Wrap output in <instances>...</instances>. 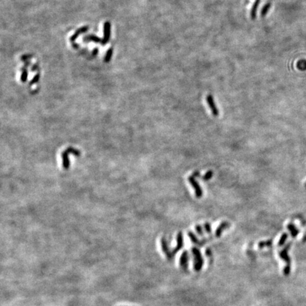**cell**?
<instances>
[{
    "mask_svg": "<svg viewBox=\"0 0 306 306\" xmlns=\"http://www.w3.org/2000/svg\"><path fill=\"white\" fill-rule=\"evenodd\" d=\"M161 245H162V249L163 252L166 254V256L169 260H171L172 258V256H171V251L169 250L168 244H167V239L165 237H162L161 239Z\"/></svg>",
    "mask_w": 306,
    "mask_h": 306,
    "instance_id": "9c48e42d",
    "label": "cell"
},
{
    "mask_svg": "<svg viewBox=\"0 0 306 306\" xmlns=\"http://www.w3.org/2000/svg\"><path fill=\"white\" fill-rule=\"evenodd\" d=\"M195 229H196V233H197L198 235H201V236H204V231H203V228L201 225H196L195 227Z\"/></svg>",
    "mask_w": 306,
    "mask_h": 306,
    "instance_id": "603a6c76",
    "label": "cell"
},
{
    "mask_svg": "<svg viewBox=\"0 0 306 306\" xmlns=\"http://www.w3.org/2000/svg\"><path fill=\"white\" fill-rule=\"evenodd\" d=\"M272 239H269V240L266 241H262L259 242L258 247L259 248H263L264 247H270L272 246Z\"/></svg>",
    "mask_w": 306,
    "mask_h": 306,
    "instance_id": "9a60e30c",
    "label": "cell"
},
{
    "mask_svg": "<svg viewBox=\"0 0 306 306\" xmlns=\"http://www.w3.org/2000/svg\"><path fill=\"white\" fill-rule=\"evenodd\" d=\"M204 229H205V230H206V233H207L208 234L211 233V232H212L211 225H210V224L209 223H208V222H207V223H204Z\"/></svg>",
    "mask_w": 306,
    "mask_h": 306,
    "instance_id": "7402d4cb",
    "label": "cell"
},
{
    "mask_svg": "<svg viewBox=\"0 0 306 306\" xmlns=\"http://www.w3.org/2000/svg\"><path fill=\"white\" fill-rule=\"evenodd\" d=\"M39 79H40V75L39 74H38V75H36L35 77H34V79H33V80L31 82H30V85H33V84H36L38 82Z\"/></svg>",
    "mask_w": 306,
    "mask_h": 306,
    "instance_id": "cb8c5ba5",
    "label": "cell"
},
{
    "mask_svg": "<svg viewBox=\"0 0 306 306\" xmlns=\"http://www.w3.org/2000/svg\"><path fill=\"white\" fill-rule=\"evenodd\" d=\"M88 28H89L88 26H85V27H82V28L78 29V30L75 33V34H74L73 36L70 38V40H71V42L75 41V39L77 38V37L79 36V35L82 34V33L87 32V31H88Z\"/></svg>",
    "mask_w": 306,
    "mask_h": 306,
    "instance_id": "8fae6325",
    "label": "cell"
},
{
    "mask_svg": "<svg viewBox=\"0 0 306 306\" xmlns=\"http://www.w3.org/2000/svg\"><path fill=\"white\" fill-rule=\"evenodd\" d=\"M288 238V235L286 233H284L283 234V235H281V238L279 239V241H278V246H283V245H284V243L286 242V239H287Z\"/></svg>",
    "mask_w": 306,
    "mask_h": 306,
    "instance_id": "ffe728a7",
    "label": "cell"
},
{
    "mask_svg": "<svg viewBox=\"0 0 306 306\" xmlns=\"http://www.w3.org/2000/svg\"><path fill=\"white\" fill-rule=\"evenodd\" d=\"M38 66L37 65H35L33 66L31 70H32V71H36V70H38Z\"/></svg>",
    "mask_w": 306,
    "mask_h": 306,
    "instance_id": "4316f807",
    "label": "cell"
},
{
    "mask_svg": "<svg viewBox=\"0 0 306 306\" xmlns=\"http://www.w3.org/2000/svg\"><path fill=\"white\" fill-rule=\"evenodd\" d=\"M177 247H175L171 251V254L172 257L177 254V252L182 248L184 246V239H183V234L182 232H179L177 235Z\"/></svg>",
    "mask_w": 306,
    "mask_h": 306,
    "instance_id": "3957f363",
    "label": "cell"
},
{
    "mask_svg": "<svg viewBox=\"0 0 306 306\" xmlns=\"http://www.w3.org/2000/svg\"><path fill=\"white\" fill-rule=\"evenodd\" d=\"M188 235L189 237V238L191 240H192V242L193 243H194L195 245H199V246H203V245H204V243L206 242V240H202V241H200L198 240V239L196 237V235H195V234L193 233V232L192 231H189L188 233Z\"/></svg>",
    "mask_w": 306,
    "mask_h": 306,
    "instance_id": "30bf717a",
    "label": "cell"
},
{
    "mask_svg": "<svg viewBox=\"0 0 306 306\" xmlns=\"http://www.w3.org/2000/svg\"><path fill=\"white\" fill-rule=\"evenodd\" d=\"M270 7H271V4H270L269 3H268V4H266L265 5L264 7L262 8V12H261L262 16H264L265 15H266V13H267L269 9H270Z\"/></svg>",
    "mask_w": 306,
    "mask_h": 306,
    "instance_id": "44dd1931",
    "label": "cell"
},
{
    "mask_svg": "<svg viewBox=\"0 0 306 306\" xmlns=\"http://www.w3.org/2000/svg\"><path fill=\"white\" fill-rule=\"evenodd\" d=\"M305 186L306 187V182H305Z\"/></svg>",
    "mask_w": 306,
    "mask_h": 306,
    "instance_id": "f546056e",
    "label": "cell"
},
{
    "mask_svg": "<svg viewBox=\"0 0 306 306\" xmlns=\"http://www.w3.org/2000/svg\"><path fill=\"white\" fill-rule=\"evenodd\" d=\"M213 171L211 170H209V171H208L207 172H206V174L202 177V179L204 181H206H206L210 180V179L213 177Z\"/></svg>",
    "mask_w": 306,
    "mask_h": 306,
    "instance_id": "2e32d148",
    "label": "cell"
},
{
    "mask_svg": "<svg viewBox=\"0 0 306 306\" xmlns=\"http://www.w3.org/2000/svg\"><path fill=\"white\" fill-rule=\"evenodd\" d=\"M112 55H113V49L112 48H109V49L107 50V52H106V56H105L104 61L106 62H108L109 61H110L111 59Z\"/></svg>",
    "mask_w": 306,
    "mask_h": 306,
    "instance_id": "ac0fdd59",
    "label": "cell"
},
{
    "mask_svg": "<svg viewBox=\"0 0 306 306\" xmlns=\"http://www.w3.org/2000/svg\"><path fill=\"white\" fill-rule=\"evenodd\" d=\"M32 58V55H23L22 57H21V60H22V61H26V60H28V59H29V58Z\"/></svg>",
    "mask_w": 306,
    "mask_h": 306,
    "instance_id": "d4e9b609",
    "label": "cell"
},
{
    "mask_svg": "<svg viewBox=\"0 0 306 306\" xmlns=\"http://www.w3.org/2000/svg\"><path fill=\"white\" fill-rule=\"evenodd\" d=\"M189 182L190 183V184L192 185L193 189L195 190V194H196V196L197 198H201L203 196V191L202 189L199 184L196 182L195 177L193 176V175H191V176L188 178Z\"/></svg>",
    "mask_w": 306,
    "mask_h": 306,
    "instance_id": "7a4b0ae2",
    "label": "cell"
},
{
    "mask_svg": "<svg viewBox=\"0 0 306 306\" xmlns=\"http://www.w3.org/2000/svg\"><path fill=\"white\" fill-rule=\"evenodd\" d=\"M297 67L301 70H306V60H299L297 63Z\"/></svg>",
    "mask_w": 306,
    "mask_h": 306,
    "instance_id": "e0dca14e",
    "label": "cell"
},
{
    "mask_svg": "<svg viewBox=\"0 0 306 306\" xmlns=\"http://www.w3.org/2000/svg\"><path fill=\"white\" fill-rule=\"evenodd\" d=\"M98 48H95L94 50L93 51V55H97V53H98Z\"/></svg>",
    "mask_w": 306,
    "mask_h": 306,
    "instance_id": "83f0119b",
    "label": "cell"
},
{
    "mask_svg": "<svg viewBox=\"0 0 306 306\" xmlns=\"http://www.w3.org/2000/svg\"><path fill=\"white\" fill-rule=\"evenodd\" d=\"M27 77H28V73H27V70L26 68L23 67L22 69V74H21V80L22 82H26L27 80Z\"/></svg>",
    "mask_w": 306,
    "mask_h": 306,
    "instance_id": "d6986e66",
    "label": "cell"
},
{
    "mask_svg": "<svg viewBox=\"0 0 306 306\" xmlns=\"http://www.w3.org/2000/svg\"><path fill=\"white\" fill-rule=\"evenodd\" d=\"M206 256L208 257H211V256H212V252H211V250H210V249L208 248L207 249H206Z\"/></svg>",
    "mask_w": 306,
    "mask_h": 306,
    "instance_id": "484cf974",
    "label": "cell"
},
{
    "mask_svg": "<svg viewBox=\"0 0 306 306\" xmlns=\"http://www.w3.org/2000/svg\"><path fill=\"white\" fill-rule=\"evenodd\" d=\"M230 227V223L227 221H223L218 225V227L216 229L215 232V237H220L223 234V230H225L229 228Z\"/></svg>",
    "mask_w": 306,
    "mask_h": 306,
    "instance_id": "8992f818",
    "label": "cell"
},
{
    "mask_svg": "<svg viewBox=\"0 0 306 306\" xmlns=\"http://www.w3.org/2000/svg\"><path fill=\"white\" fill-rule=\"evenodd\" d=\"M260 0H256V1H255L254 4V5H253L252 11H251V17H252V19H255V18H256L257 10V8H258V6H259V4H260Z\"/></svg>",
    "mask_w": 306,
    "mask_h": 306,
    "instance_id": "5bb4252c",
    "label": "cell"
},
{
    "mask_svg": "<svg viewBox=\"0 0 306 306\" xmlns=\"http://www.w3.org/2000/svg\"><path fill=\"white\" fill-rule=\"evenodd\" d=\"M30 64H31V63H30V62H29V61H26V62H25L24 67H23L26 68V67H28V66L30 65Z\"/></svg>",
    "mask_w": 306,
    "mask_h": 306,
    "instance_id": "f1b7e54d",
    "label": "cell"
},
{
    "mask_svg": "<svg viewBox=\"0 0 306 306\" xmlns=\"http://www.w3.org/2000/svg\"><path fill=\"white\" fill-rule=\"evenodd\" d=\"M290 246H291V244L287 245L285 247H284V249H282L279 253V256L281 258L287 263V265H286V267L288 269H291V259H290V257H288V250Z\"/></svg>",
    "mask_w": 306,
    "mask_h": 306,
    "instance_id": "277c9868",
    "label": "cell"
},
{
    "mask_svg": "<svg viewBox=\"0 0 306 306\" xmlns=\"http://www.w3.org/2000/svg\"><path fill=\"white\" fill-rule=\"evenodd\" d=\"M84 41L85 42H89L92 41L94 43H102V40L99 38V37H97L95 36H93V35H91V36H87L84 37Z\"/></svg>",
    "mask_w": 306,
    "mask_h": 306,
    "instance_id": "7c38bea8",
    "label": "cell"
},
{
    "mask_svg": "<svg viewBox=\"0 0 306 306\" xmlns=\"http://www.w3.org/2000/svg\"><path fill=\"white\" fill-rule=\"evenodd\" d=\"M192 252L194 257V269L196 272H198L201 269L204 265V260L201 253L200 250L196 247H193L192 248Z\"/></svg>",
    "mask_w": 306,
    "mask_h": 306,
    "instance_id": "6da1fadb",
    "label": "cell"
},
{
    "mask_svg": "<svg viewBox=\"0 0 306 306\" xmlns=\"http://www.w3.org/2000/svg\"><path fill=\"white\" fill-rule=\"evenodd\" d=\"M104 38L102 40V43L103 45H105L108 42L109 38H110V34H111V24L109 21H106V23H104Z\"/></svg>",
    "mask_w": 306,
    "mask_h": 306,
    "instance_id": "52a82bcc",
    "label": "cell"
},
{
    "mask_svg": "<svg viewBox=\"0 0 306 306\" xmlns=\"http://www.w3.org/2000/svg\"><path fill=\"white\" fill-rule=\"evenodd\" d=\"M288 230L291 232V234L293 237H296L298 235H299V230L296 228V227H295V225H293L292 223L288 224Z\"/></svg>",
    "mask_w": 306,
    "mask_h": 306,
    "instance_id": "4fadbf2b",
    "label": "cell"
},
{
    "mask_svg": "<svg viewBox=\"0 0 306 306\" xmlns=\"http://www.w3.org/2000/svg\"><path fill=\"white\" fill-rule=\"evenodd\" d=\"M206 100H207V103L209 106L210 110H211L212 114H213V116H218V114H219V111H218V109L216 106V105L214 102L213 96L211 94H208L207 98H206Z\"/></svg>",
    "mask_w": 306,
    "mask_h": 306,
    "instance_id": "5b68a950",
    "label": "cell"
},
{
    "mask_svg": "<svg viewBox=\"0 0 306 306\" xmlns=\"http://www.w3.org/2000/svg\"><path fill=\"white\" fill-rule=\"evenodd\" d=\"M179 264H180L181 268H182L183 270L186 271L187 269H188L189 255L188 252H187L186 251H184V252L182 254V256L180 257V262H179Z\"/></svg>",
    "mask_w": 306,
    "mask_h": 306,
    "instance_id": "ba28073f",
    "label": "cell"
}]
</instances>
